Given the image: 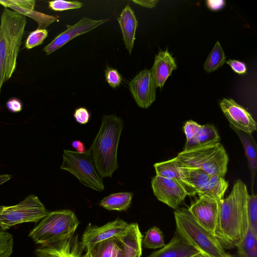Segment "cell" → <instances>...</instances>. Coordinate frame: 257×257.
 <instances>
[{
	"mask_svg": "<svg viewBox=\"0 0 257 257\" xmlns=\"http://www.w3.org/2000/svg\"><path fill=\"white\" fill-rule=\"evenodd\" d=\"M48 32L46 29H37L32 32L27 38L25 47L31 49L41 45L48 36Z\"/></svg>",
	"mask_w": 257,
	"mask_h": 257,
	"instance_id": "d6a6232c",
	"label": "cell"
},
{
	"mask_svg": "<svg viewBox=\"0 0 257 257\" xmlns=\"http://www.w3.org/2000/svg\"><path fill=\"white\" fill-rule=\"evenodd\" d=\"M177 159L184 165L201 168L211 176L224 177L229 158L220 142L179 153Z\"/></svg>",
	"mask_w": 257,
	"mask_h": 257,
	"instance_id": "8992f818",
	"label": "cell"
},
{
	"mask_svg": "<svg viewBox=\"0 0 257 257\" xmlns=\"http://www.w3.org/2000/svg\"><path fill=\"white\" fill-rule=\"evenodd\" d=\"M220 108L232 128L251 134L257 129V124L251 114L231 98H223Z\"/></svg>",
	"mask_w": 257,
	"mask_h": 257,
	"instance_id": "7c38bea8",
	"label": "cell"
},
{
	"mask_svg": "<svg viewBox=\"0 0 257 257\" xmlns=\"http://www.w3.org/2000/svg\"><path fill=\"white\" fill-rule=\"evenodd\" d=\"M129 224L118 218L101 226L89 224L80 241L82 249L86 250L98 242L109 239H118L124 234Z\"/></svg>",
	"mask_w": 257,
	"mask_h": 257,
	"instance_id": "9c48e42d",
	"label": "cell"
},
{
	"mask_svg": "<svg viewBox=\"0 0 257 257\" xmlns=\"http://www.w3.org/2000/svg\"><path fill=\"white\" fill-rule=\"evenodd\" d=\"M142 244L144 247L150 249L161 248L166 245L163 232L156 226L147 230L142 240Z\"/></svg>",
	"mask_w": 257,
	"mask_h": 257,
	"instance_id": "f546056e",
	"label": "cell"
},
{
	"mask_svg": "<svg viewBox=\"0 0 257 257\" xmlns=\"http://www.w3.org/2000/svg\"><path fill=\"white\" fill-rule=\"evenodd\" d=\"M129 88L137 104L142 108H148L156 99L157 87L151 69L139 72L130 82Z\"/></svg>",
	"mask_w": 257,
	"mask_h": 257,
	"instance_id": "30bf717a",
	"label": "cell"
},
{
	"mask_svg": "<svg viewBox=\"0 0 257 257\" xmlns=\"http://www.w3.org/2000/svg\"><path fill=\"white\" fill-rule=\"evenodd\" d=\"M179 168L186 181L196 191V194L211 176L201 168L187 167L180 162Z\"/></svg>",
	"mask_w": 257,
	"mask_h": 257,
	"instance_id": "d4e9b609",
	"label": "cell"
},
{
	"mask_svg": "<svg viewBox=\"0 0 257 257\" xmlns=\"http://www.w3.org/2000/svg\"><path fill=\"white\" fill-rule=\"evenodd\" d=\"M248 195L246 185L238 179L229 195L219 202L215 236L224 248L236 247L246 234Z\"/></svg>",
	"mask_w": 257,
	"mask_h": 257,
	"instance_id": "6da1fadb",
	"label": "cell"
},
{
	"mask_svg": "<svg viewBox=\"0 0 257 257\" xmlns=\"http://www.w3.org/2000/svg\"><path fill=\"white\" fill-rule=\"evenodd\" d=\"M79 224L75 213L70 210L49 212L29 236L41 245L50 244L73 236Z\"/></svg>",
	"mask_w": 257,
	"mask_h": 257,
	"instance_id": "5b68a950",
	"label": "cell"
},
{
	"mask_svg": "<svg viewBox=\"0 0 257 257\" xmlns=\"http://www.w3.org/2000/svg\"><path fill=\"white\" fill-rule=\"evenodd\" d=\"M236 247L239 257H257V235L249 226L245 237Z\"/></svg>",
	"mask_w": 257,
	"mask_h": 257,
	"instance_id": "83f0119b",
	"label": "cell"
},
{
	"mask_svg": "<svg viewBox=\"0 0 257 257\" xmlns=\"http://www.w3.org/2000/svg\"><path fill=\"white\" fill-rule=\"evenodd\" d=\"M105 77L109 86L113 88L119 86L121 82V77L117 70L108 66L105 70Z\"/></svg>",
	"mask_w": 257,
	"mask_h": 257,
	"instance_id": "e575fe53",
	"label": "cell"
},
{
	"mask_svg": "<svg viewBox=\"0 0 257 257\" xmlns=\"http://www.w3.org/2000/svg\"><path fill=\"white\" fill-rule=\"evenodd\" d=\"M225 59L224 51L217 41L204 64V70L208 73L217 70L224 64Z\"/></svg>",
	"mask_w": 257,
	"mask_h": 257,
	"instance_id": "f1b7e54d",
	"label": "cell"
},
{
	"mask_svg": "<svg viewBox=\"0 0 257 257\" xmlns=\"http://www.w3.org/2000/svg\"><path fill=\"white\" fill-rule=\"evenodd\" d=\"M72 146L77 152L82 153L85 151V147L84 144L80 141H73L72 143Z\"/></svg>",
	"mask_w": 257,
	"mask_h": 257,
	"instance_id": "7bdbcfd3",
	"label": "cell"
},
{
	"mask_svg": "<svg viewBox=\"0 0 257 257\" xmlns=\"http://www.w3.org/2000/svg\"><path fill=\"white\" fill-rule=\"evenodd\" d=\"M73 116L78 123L85 124L88 122L90 114L85 107H79L75 110Z\"/></svg>",
	"mask_w": 257,
	"mask_h": 257,
	"instance_id": "74e56055",
	"label": "cell"
},
{
	"mask_svg": "<svg viewBox=\"0 0 257 257\" xmlns=\"http://www.w3.org/2000/svg\"><path fill=\"white\" fill-rule=\"evenodd\" d=\"M228 186V183L224 177L211 176L206 184L197 194L199 197H205L220 202Z\"/></svg>",
	"mask_w": 257,
	"mask_h": 257,
	"instance_id": "603a6c76",
	"label": "cell"
},
{
	"mask_svg": "<svg viewBox=\"0 0 257 257\" xmlns=\"http://www.w3.org/2000/svg\"><path fill=\"white\" fill-rule=\"evenodd\" d=\"M0 5L5 8H8L10 6H16L28 10H34L36 1L32 0H0Z\"/></svg>",
	"mask_w": 257,
	"mask_h": 257,
	"instance_id": "d590c367",
	"label": "cell"
},
{
	"mask_svg": "<svg viewBox=\"0 0 257 257\" xmlns=\"http://www.w3.org/2000/svg\"><path fill=\"white\" fill-rule=\"evenodd\" d=\"M12 176L9 174L0 175V185L10 180Z\"/></svg>",
	"mask_w": 257,
	"mask_h": 257,
	"instance_id": "ee69618b",
	"label": "cell"
},
{
	"mask_svg": "<svg viewBox=\"0 0 257 257\" xmlns=\"http://www.w3.org/2000/svg\"><path fill=\"white\" fill-rule=\"evenodd\" d=\"M134 3L136 4H138L142 7L148 8H155L158 1L157 0H153V1H139V0H133Z\"/></svg>",
	"mask_w": 257,
	"mask_h": 257,
	"instance_id": "b9f144b4",
	"label": "cell"
},
{
	"mask_svg": "<svg viewBox=\"0 0 257 257\" xmlns=\"http://www.w3.org/2000/svg\"><path fill=\"white\" fill-rule=\"evenodd\" d=\"M177 67L176 61L168 49L160 50L151 69L156 87L162 88L167 78Z\"/></svg>",
	"mask_w": 257,
	"mask_h": 257,
	"instance_id": "2e32d148",
	"label": "cell"
},
{
	"mask_svg": "<svg viewBox=\"0 0 257 257\" xmlns=\"http://www.w3.org/2000/svg\"><path fill=\"white\" fill-rule=\"evenodd\" d=\"M8 8L36 21L38 25L37 29H46L51 24L58 21L57 17L48 15L34 10H28L16 6H10Z\"/></svg>",
	"mask_w": 257,
	"mask_h": 257,
	"instance_id": "4316f807",
	"label": "cell"
},
{
	"mask_svg": "<svg viewBox=\"0 0 257 257\" xmlns=\"http://www.w3.org/2000/svg\"><path fill=\"white\" fill-rule=\"evenodd\" d=\"M123 127L122 119L114 114L104 115L100 128L90 147L95 165L103 177H111L118 168L117 152Z\"/></svg>",
	"mask_w": 257,
	"mask_h": 257,
	"instance_id": "7a4b0ae2",
	"label": "cell"
},
{
	"mask_svg": "<svg viewBox=\"0 0 257 257\" xmlns=\"http://www.w3.org/2000/svg\"><path fill=\"white\" fill-rule=\"evenodd\" d=\"M200 126L201 125L191 120L185 122L183 126V130L186 137V141H189L195 136Z\"/></svg>",
	"mask_w": 257,
	"mask_h": 257,
	"instance_id": "8d00e7d4",
	"label": "cell"
},
{
	"mask_svg": "<svg viewBox=\"0 0 257 257\" xmlns=\"http://www.w3.org/2000/svg\"><path fill=\"white\" fill-rule=\"evenodd\" d=\"M191 257H205V256L204 255H203L202 254L199 253V254H196L195 255L192 256Z\"/></svg>",
	"mask_w": 257,
	"mask_h": 257,
	"instance_id": "f6af8a7d",
	"label": "cell"
},
{
	"mask_svg": "<svg viewBox=\"0 0 257 257\" xmlns=\"http://www.w3.org/2000/svg\"><path fill=\"white\" fill-rule=\"evenodd\" d=\"M27 24L26 17L5 8L0 22V70L1 84L13 75Z\"/></svg>",
	"mask_w": 257,
	"mask_h": 257,
	"instance_id": "3957f363",
	"label": "cell"
},
{
	"mask_svg": "<svg viewBox=\"0 0 257 257\" xmlns=\"http://www.w3.org/2000/svg\"><path fill=\"white\" fill-rule=\"evenodd\" d=\"M117 239L122 247L123 257H141L143 235L137 223H130L124 234Z\"/></svg>",
	"mask_w": 257,
	"mask_h": 257,
	"instance_id": "d6986e66",
	"label": "cell"
},
{
	"mask_svg": "<svg viewBox=\"0 0 257 257\" xmlns=\"http://www.w3.org/2000/svg\"><path fill=\"white\" fill-rule=\"evenodd\" d=\"M151 185L157 199L174 209L187 196L185 190L177 182L167 178L156 175L152 179Z\"/></svg>",
	"mask_w": 257,
	"mask_h": 257,
	"instance_id": "8fae6325",
	"label": "cell"
},
{
	"mask_svg": "<svg viewBox=\"0 0 257 257\" xmlns=\"http://www.w3.org/2000/svg\"><path fill=\"white\" fill-rule=\"evenodd\" d=\"M13 245V235L8 232L0 230V257H10Z\"/></svg>",
	"mask_w": 257,
	"mask_h": 257,
	"instance_id": "1f68e13d",
	"label": "cell"
},
{
	"mask_svg": "<svg viewBox=\"0 0 257 257\" xmlns=\"http://www.w3.org/2000/svg\"><path fill=\"white\" fill-rule=\"evenodd\" d=\"M82 3L78 1H65L63 0H55L49 2V7L56 11L77 9L81 8Z\"/></svg>",
	"mask_w": 257,
	"mask_h": 257,
	"instance_id": "836d02e7",
	"label": "cell"
},
{
	"mask_svg": "<svg viewBox=\"0 0 257 257\" xmlns=\"http://www.w3.org/2000/svg\"><path fill=\"white\" fill-rule=\"evenodd\" d=\"M220 138L215 127L207 124L201 125L195 136L186 141L184 150H188L220 142Z\"/></svg>",
	"mask_w": 257,
	"mask_h": 257,
	"instance_id": "7402d4cb",
	"label": "cell"
},
{
	"mask_svg": "<svg viewBox=\"0 0 257 257\" xmlns=\"http://www.w3.org/2000/svg\"><path fill=\"white\" fill-rule=\"evenodd\" d=\"M226 63L237 74H243L246 72L247 68L246 65L242 62L236 60L229 59L226 61Z\"/></svg>",
	"mask_w": 257,
	"mask_h": 257,
	"instance_id": "f35d334b",
	"label": "cell"
},
{
	"mask_svg": "<svg viewBox=\"0 0 257 257\" xmlns=\"http://www.w3.org/2000/svg\"><path fill=\"white\" fill-rule=\"evenodd\" d=\"M199 253L198 250L185 242L176 233L168 243L148 257H191Z\"/></svg>",
	"mask_w": 257,
	"mask_h": 257,
	"instance_id": "ac0fdd59",
	"label": "cell"
},
{
	"mask_svg": "<svg viewBox=\"0 0 257 257\" xmlns=\"http://www.w3.org/2000/svg\"><path fill=\"white\" fill-rule=\"evenodd\" d=\"M85 250L82 257H123L122 247L115 238L98 242Z\"/></svg>",
	"mask_w": 257,
	"mask_h": 257,
	"instance_id": "44dd1931",
	"label": "cell"
},
{
	"mask_svg": "<svg viewBox=\"0 0 257 257\" xmlns=\"http://www.w3.org/2000/svg\"><path fill=\"white\" fill-rule=\"evenodd\" d=\"M2 86V85L1 84V70H0V94H1V90Z\"/></svg>",
	"mask_w": 257,
	"mask_h": 257,
	"instance_id": "bcb514c9",
	"label": "cell"
},
{
	"mask_svg": "<svg viewBox=\"0 0 257 257\" xmlns=\"http://www.w3.org/2000/svg\"><path fill=\"white\" fill-rule=\"evenodd\" d=\"M248 226L257 235V196L253 192L247 199Z\"/></svg>",
	"mask_w": 257,
	"mask_h": 257,
	"instance_id": "4dcf8cb0",
	"label": "cell"
},
{
	"mask_svg": "<svg viewBox=\"0 0 257 257\" xmlns=\"http://www.w3.org/2000/svg\"><path fill=\"white\" fill-rule=\"evenodd\" d=\"M225 257H233L231 255L226 253V255Z\"/></svg>",
	"mask_w": 257,
	"mask_h": 257,
	"instance_id": "7dc6e473",
	"label": "cell"
},
{
	"mask_svg": "<svg viewBox=\"0 0 257 257\" xmlns=\"http://www.w3.org/2000/svg\"><path fill=\"white\" fill-rule=\"evenodd\" d=\"M225 2L224 1H212L208 0L206 1V5L208 8L212 11H217L222 9L225 5Z\"/></svg>",
	"mask_w": 257,
	"mask_h": 257,
	"instance_id": "60d3db41",
	"label": "cell"
},
{
	"mask_svg": "<svg viewBox=\"0 0 257 257\" xmlns=\"http://www.w3.org/2000/svg\"><path fill=\"white\" fill-rule=\"evenodd\" d=\"M133 194L131 192H119L103 198L99 205L109 210L125 211L131 206Z\"/></svg>",
	"mask_w": 257,
	"mask_h": 257,
	"instance_id": "484cf974",
	"label": "cell"
},
{
	"mask_svg": "<svg viewBox=\"0 0 257 257\" xmlns=\"http://www.w3.org/2000/svg\"><path fill=\"white\" fill-rule=\"evenodd\" d=\"M49 212L37 196L30 194L19 203L0 206V227L5 231L24 222H38Z\"/></svg>",
	"mask_w": 257,
	"mask_h": 257,
	"instance_id": "ba28073f",
	"label": "cell"
},
{
	"mask_svg": "<svg viewBox=\"0 0 257 257\" xmlns=\"http://www.w3.org/2000/svg\"><path fill=\"white\" fill-rule=\"evenodd\" d=\"M233 129L239 136L244 149L247 159L248 168L251 173V187H252L257 168L256 144L251 134Z\"/></svg>",
	"mask_w": 257,
	"mask_h": 257,
	"instance_id": "cb8c5ba5",
	"label": "cell"
},
{
	"mask_svg": "<svg viewBox=\"0 0 257 257\" xmlns=\"http://www.w3.org/2000/svg\"><path fill=\"white\" fill-rule=\"evenodd\" d=\"M176 233L205 257H225L226 252L217 238L201 226L188 209L174 211Z\"/></svg>",
	"mask_w": 257,
	"mask_h": 257,
	"instance_id": "277c9868",
	"label": "cell"
},
{
	"mask_svg": "<svg viewBox=\"0 0 257 257\" xmlns=\"http://www.w3.org/2000/svg\"><path fill=\"white\" fill-rule=\"evenodd\" d=\"M117 21L122 34V37L125 47L131 55L134 45L136 31L138 22L128 5L122 10Z\"/></svg>",
	"mask_w": 257,
	"mask_h": 257,
	"instance_id": "ffe728a7",
	"label": "cell"
},
{
	"mask_svg": "<svg viewBox=\"0 0 257 257\" xmlns=\"http://www.w3.org/2000/svg\"><path fill=\"white\" fill-rule=\"evenodd\" d=\"M179 166L180 162L176 157L154 165L156 175L174 180L185 190L187 195H195L196 194V191L187 183Z\"/></svg>",
	"mask_w": 257,
	"mask_h": 257,
	"instance_id": "e0dca14e",
	"label": "cell"
},
{
	"mask_svg": "<svg viewBox=\"0 0 257 257\" xmlns=\"http://www.w3.org/2000/svg\"><path fill=\"white\" fill-rule=\"evenodd\" d=\"M219 207V202L199 197L188 210L198 224L215 236Z\"/></svg>",
	"mask_w": 257,
	"mask_h": 257,
	"instance_id": "4fadbf2b",
	"label": "cell"
},
{
	"mask_svg": "<svg viewBox=\"0 0 257 257\" xmlns=\"http://www.w3.org/2000/svg\"><path fill=\"white\" fill-rule=\"evenodd\" d=\"M6 105L8 109L13 112H20L23 108L22 102L17 98H12L9 100Z\"/></svg>",
	"mask_w": 257,
	"mask_h": 257,
	"instance_id": "ab89813d",
	"label": "cell"
},
{
	"mask_svg": "<svg viewBox=\"0 0 257 257\" xmlns=\"http://www.w3.org/2000/svg\"><path fill=\"white\" fill-rule=\"evenodd\" d=\"M81 248L77 235L54 243L41 245L35 250L36 257H82Z\"/></svg>",
	"mask_w": 257,
	"mask_h": 257,
	"instance_id": "9a60e30c",
	"label": "cell"
},
{
	"mask_svg": "<svg viewBox=\"0 0 257 257\" xmlns=\"http://www.w3.org/2000/svg\"><path fill=\"white\" fill-rule=\"evenodd\" d=\"M107 20H94L84 17L76 24L67 25V29L53 39L45 46L43 50L49 55L60 49L73 38L91 31L105 23Z\"/></svg>",
	"mask_w": 257,
	"mask_h": 257,
	"instance_id": "5bb4252c",
	"label": "cell"
},
{
	"mask_svg": "<svg viewBox=\"0 0 257 257\" xmlns=\"http://www.w3.org/2000/svg\"><path fill=\"white\" fill-rule=\"evenodd\" d=\"M60 168L71 173L84 186L97 191L104 190L102 177L96 169L90 148L82 153L64 150Z\"/></svg>",
	"mask_w": 257,
	"mask_h": 257,
	"instance_id": "52a82bcc",
	"label": "cell"
}]
</instances>
